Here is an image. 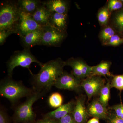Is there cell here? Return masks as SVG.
Here are the masks:
<instances>
[{"mask_svg":"<svg viewBox=\"0 0 123 123\" xmlns=\"http://www.w3.org/2000/svg\"><path fill=\"white\" fill-rule=\"evenodd\" d=\"M75 105V101L72 100L68 103L62 105L53 111L44 115V118L59 120L67 115L72 114Z\"/></svg>","mask_w":123,"mask_h":123,"instance_id":"cell-12","label":"cell"},{"mask_svg":"<svg viewBox=\"0 0 123 123\" xmlns=\"http://www.w3.org/2000/svg\"><path fill=\"white\" fill-rule=\"evenodd\" d=\"M81 80L74 76L72 73L64 72L57 78L54 86L56 88L60 89L79 92L82 89L81 86Z\"/></svg>","mask_w":123,"mask_h":123,"instance_id":"cell-8","label":"cell"},{"mask_svg":"<svg viewBox=\"0 0 123 123\" xmlns=\"http://www.w3.org/2000/svg\"><path fill=\"white\" fill-rule=\"evenodd\" d=\"M42 29L43 28L20 36L21 42L24 49H30L33 46L39 45L42 37Z\"/></svg>","mask_w":123,"mask_h":123,"instance_id":"cell-15","label":"cell"},{"mask_svg":"<svg viewBox=\"0 0 123 123\" xmlns=\"http://www.w3.org/2000/svg\"><path fill=\"white\" fill-rule=\"evenodd\" d=\"M86 123H99V119L94 117L90 119Z\"/></svg>","mask_w":123,"mask_h":123,"instance_id":"cell-34","label":"cell"},{"mask_svg":"<svg viewBox=\"0 0 123 123\" xmlns=\"http://www.w3.org/2000/svg\"><path fill=\"white\" fill-rule=\"evenodd\" d=\"M110 10L107 7L102 8L98 14V20L101 25H105L107 24L110 18Z\"/></svg>","mask_w":123,"mask_h":123,"instance_id":"cell-22","label":"cell"},{"mask_svg":"<svg viewBox=\"0 0 123 123\" xmlns=\"http://www.w3.org/2000/svg\"><path fill=\"white\" fill-rule=\"evenodd\" d=\"M110 109L113 110L116 116L123 120V104H116L111 107Z\"/></svg>","mask_w":123,"mask_h":123,"instance_id":"cell-28","label":"cell"},{"mask_svg":"<svg viewBox=\"0 0 123 123\" xmlns=\"http://www.w3.org/2000/svg\"><path fill=\"white\" fill-rule=\"evenodd\" d=\"M51 12L47 8L43 2L31 15L33 19L43 27L49 26V20Z\"/></svg>","mask_w":123,"mask_h":123,"instance_id":"cell-14","label":"cell"},{"mask_svg":"<svg viewBox=\"0 0 123 123\" xmlns=\"http://www.w3.org/2000/svg\"><path fill=\"white\" fill-rule=\"evenodd\" d=\"M114 24L119 32L123 31V10L119 11L115 15Z\"/></svg>","mask_w":123,"mask_h":123,"instance_id":"cell-25","label":"cell"},{"mask_svg":"<svg viewBox=\"0 0 123 123\" xmlns=\"http://www.w3.org/2000/svg\"><path fill=\"white\" fill-rule=\"evenodd\" d=\"M21 12L18 1L6 0L1 2L0 31L17 34Z\"/></svg>","mask_w":123,"mask_h":123,"instance_id":"cell-2","label":"cell"},{"mask_svg":"<svg viewBox=\"0 0 123 123\" xmlns=\"http://www.w3.org/2000/svg\"><path fill=\"white\" fill-rule=\"evenodd\" d=\"M12 34L11 32L7 31H0V45H3L9 36Z\"/></svg>","mask_w":123,"mask_h":123,"instance_id":"cell-29","label":"cell"},{"mask_svg":"<svg viewBox=\"0 0 123 123\" xmlns=\"http://www.w3.org/2000/svg\"><path fill=\"white\" fill-rule=\"evenodd\" d=\"M87 110L89 115L99 119H107L110 114L107 108L98 99H95L89 104Z\"/></svg>","mask_w":123,"mask_h":123,"instance_id":"cell-13","label":"cell"},{"mask_svg":"<svg viewBox=\"0 0 123 123\" xmlns=\"http://www.w3.org/2000/svg\"><path fill=\"white\" fill-rule=\"evenodd\" d=\"M65 62L66 65L72 68V74L78 79L82 80L92 75V66L81 60L72 58Z\"/></svg>","mask_w":123,"mask_h":123,"instance_id":"cell-9","label":"cell"},{"mask_svg":"<svg viewBox=\"0 0 123 123\" xmlns=\"http://www.w3.org/2000/svg\"><path fill=\"white\" fill-rule=\"evenodd\" d=\"M11 77L8 76L1 81L0 94L12 104L23 97H29L35 92L34 90L26 87L21 82L14 80Z\"/></svg>","mask_w":123,"mask_h":123,"instance_id":"cell-3","label":"cell"},{"mask_svg":"<svg viewBox=\"0 0 123 123\" xmlns=\"http://www.w3.org/2000/svg\"><path fill=\"white\" fill-rule=\"evenodd\" d=\"M85 102V97L84 95H80L76 98L75 106L72 114L77 123H85L88 119L89 115Z\"/></svg>","mask_w":123,"mask_h":123,"instance_id":"cell-11","label":"cell"},{"mask_svg":"<svg viewBox=\"0 0 123 123\" xmlns=\"http://www.w3.org/2000/svg\"><path fill=\"white\" fill-rule=\"evenodd\" d=\"M0 123H8V116L4 108H1L0 110Z\"/></svg>","mask_w":123,"mask_h":123,"instance_id":"cell-31","label":"cell"},{"mask_svg":"<svg viewBox=\"0 0 123 123\" xmlns=\"http://www.w3.org/2000/svg\"><path fill=\"white\" fill-rule=\"evenodd\" d=\"M67 14L51 13L49 26L62 31H66L67 27Z\"/></svg>","mask_w":123,"mask_h":123,"instance_id":"cell-17","label":"cell"},{"mask_svg":"<svg viewBox=\"0 0 123 123\" xmlns=\"http://www.w3.org/2000/svg\"><path fill=\"white\" fill-rule=\"evenodd\" d=\"M105 84V79L101 77L90 76L82 80L81 86L85 92L89 101L92 97L99 95Z\"/></svg>","mask_w":123,"mask_h":123,"instance_id":"cell-7","label":"cell"},{"mask_svg":"<svg viewBox=\"0 0 123 123\" xmlns=\"http://www.w3.org/2000/svg\"><path fill=\"white\" fill-rule=\"evenodd\" d=\"M107 119H108L109 123H123V120L118 118L114 114H109Z\"/></svg>","mask_w":123,"mask_h":123,"instance_id":"cell-32","label":"cell"},{"mask_svg":"<svg viewBox=\"0 0 123 123\" xmlns=\"http://www.w3.org/2000/svg\"><path fill=\"white\" fill-rule=\"evenodd\" d=\"M43 27L33 19L31 14L21 11L17 34L20 37Z\"/></svg>","mask_w":123,"mask_h":123,"instance_id":"cell-10","label":"cell"},{"mask_svg":"<svg viewBox=\"0 0 123 123\" xmlns=\"http://www.w3.org/2000/svg\"><path fill=\"white\" fill-rule=\"evenodd\" d=\"M45 91H35L29 97L26 101L16 108L14 117L18 121L27 122L33 121L35 117V113L33 111V104L46 94Z\"/></svg>","mask_w":123,"mask_h":123,"instance_id":"cell-5","label":"cell"},{"mask_svg":"<svg viewBox=\"0 0 123 123\" xmlns=\"http://www.w3.org/2000/svg\"><path fill=\"white\" fill-rule=\"evenodd\" d=\"M65 32L50 26L43 27L39 45L59 46L66 37Z\"/></svg>","mask_w":123,"mask_h":123,"instance_id":"cell-6","label":"cell"},{"mask_svg":"<svg viewBox=\"0 0 123 123\" xmlns=\"http://www.w3.org/2000/svg\"><path fill=\"white\" fill-rule=\"evenodd\" d=\"M58 123H77L74 119L72 114H69L60 119Z\"/></svg>","mask_w":123,"mask_h":123,"instance_id":"cell-30","label":"cell"},{"mask_svg":"<svg viewBox=\"0 0 123 123\" xmlns=\"http://www.w3.org/2000/svg\"><path fill=\"white\" fill-rule=\"evenodd\" d=\"M123 43V38H121L117 35L112 36L108 41L104 43V45L116 46Z\"/></svg>","mask_w":123,"mask_h":123,"instance_id":"cell-26","label":"cell"},{"mask_svg":"<svg viewBox=\"0 0 123 123\" xmlns=\"http://www.w3.org/2000/svg\"><path fill=\"white\" fill-rule=\"evenodd\" d=\"M121 2H123V0H121Z\"/></svg>","mask_w":123,"mask_h":123,"instance_id":"cell-35","label":"cell"},{"mask_svg":"<svg viewBox=\"0 0 123 123\" xmlns=\"http://www.w3.org/2000/svg\"><path fill=\"white\" fill-rule=\"evenodd\" d=\"M18 2L21 11L31 15L35 12L43 2L39 0H18Z\"/></svg>","mask_w":123,"mask_h":123,"instance_id":"cell-18","label":"cell"},{"mask_svg":"<svg viewBox=\"0 0 123 123\" xmlns=\"http://www.w3.org/2000/svg\"><path fill=\"white\" fill-rule=\"evenodd\" d=\"M111 89V82L108 81L103 87L100 92L98 100L106 107L108 105L110 98V89Z\"/></svg>","mask_w":123,"mask_h":123,"instance_id":"cell-20","label":"cell"},{"mask_svg":"<svg viewBox=\"0 0 123 123\" xmlns=\"http://www.w3.org/2000/svg\"><path fill=\"white\" fill-rule=\"evenodd\" d=\"M111 63L110 61H103L95 66H92V73L91 76L106 77L111 76L110 72V67Z\"/></svg>","mask_w":123,"mask_h":123,"instance_id":"cell-19","label":"cell"},{"mask_svg":"<svg viewBox=\"0 0 123 123\" xmlns=\"http://www.w3.org/2000/svg\"><path fill=\"white\" fill-rule=\"evenodd\" d=\"M123 7L121 0H111L108 2L107 7L110 11H115L121 9Z\"/></svg>","mask_w":123,"mask_h":123,"instance_id":"cell-27","label":"cell"},{"mask_svg":"<svg viewBox=\"0 0 123 123\" xmlns=\"http://www.w3.org/2000/svg\"><path fill=\"white\" fill-rule=\"evenodd\" d=\"M33 63L38 64L40 67L43 64L36 58L31 52L30 49H24L23 50L15 51L7 62L8 76L12 77L14 69L19 66L28 69L33 75L30 69L31 64Z\"/></svg>","mask_w":123,"mask_h":123,"instance_id":"cell-4","label":"cell"},{"mask_svg":"<svg viewBox=\"0 0 123 123\" xmlns=\"http://www.w3.org/2000/svg\"><path fill=\"white\" fill-rule=\"evenodd\" d=\"M65 61L61 58L51 60L43 64L39 72L32 75L33 89L35 91L48 92L57 78L64 72Z\"/></svg>","mask_w":123,"mask_h":123,"instance_id":"cell-1","label":"cell"},{"mask_svg":"<svg viewBox=\"0 0 123 123\" xmlns=\"http://www.w3.org/2000/svg\"><path fill=\"white\" fill-rule=\"evenodd\" d=\"M48 103L51 107L57 108L63 105V97L58 92L53 93L49 97Z\"/></svg>","mask_w":123,"mask_h":123,"instance_id":"cell-21","label":"cell"},{"mask_svg":"<svg viewBox=\"0 0 123 123\" xmlns=\"http://www.w3.org/2000/svg\"><path fill=\"white\" fill-rule=\"evenodd\" d=\"M111 86V88H116L120 91L123 90V75L113 76Z\"/></svg>","mask_w":123,"mask_h":123,"instance_id":"cell-23","label":"cell"},{"mask_svg":"<svg viewBox=\"0 0 123 123\" xmlns=\"http://www.w3.org/2000/svg\"><path fill=\"white\" fill-rule=\"evenodd\" d=\"M115 35V31L111 27H107L101 31L100 37L104 43L108 41Z\"/></svg>","mask_w":123,"mask_h":123,"instance_id":"cell-24","label":"cell"},{"mask_svg":"<svg viewBox=\"0 0 123 123\" xmlns=\"http://www.w3.org/2000/svg\"><path fill=\"white\" fill-rule=\"evenodd\" d=\"M47 8L51 12L60 14H67L69 4L64 0H48L43 1Z\"/></svg>","mask_w":123,"mask_h":123,"instance_id":"cell-16","label":"cell"},{"mask_svg":"<svg viewBox=\"0 0 123 123\" xmlns=\"http://www.w3.org/2000/svg\"><path fill=\"white\" fill-rule=\"evenodd\" d=\"M37 123H57L56 120L48 118H44L40 120Z\"/></svg>","mask_w":123,"mask_h":123,"instance_id":"cell-33","label":"cell"}]
</instances>
